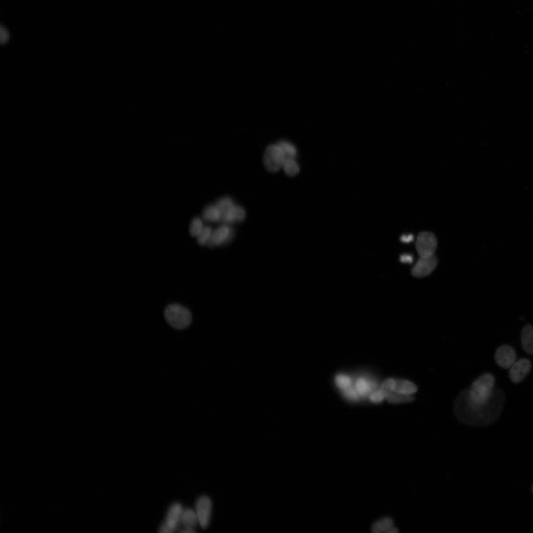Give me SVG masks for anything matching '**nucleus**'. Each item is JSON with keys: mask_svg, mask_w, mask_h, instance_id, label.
I'll list each match as a JSON object with an SVG mask.
<instances>
[{"mask_svg": "<svg viewBox=\"0 0 533 533\" xmlns=\"http://www.w3.org/2000/svg\"><path fill=\"white\" fill-rule=\"evenodd\" d=\"M505 401V396L500 389H494L488 402L477 407L468 406L459 396L454 405V412L463 423L476 427H485L493 423L500 416Z\"/></svg>", "mask_w": 533, "mask_h": 533, "instance_id": "f257e3e1", "label": "nucleus"}, {"mask_svg": "<svg viewBox=\"0 0 533 533\" xmlns=\"http://www.w3.org/2000/svg\"><path fill=\"white\" fill-rule=\"evenodd\" d=\"M494 385V377L490 373H486L475 380L469 390L462 392L459 396L468 406H481L490 400Z\"/></svg>", "mask_w": 533, "mask_h": 533, "instance_id": "f03ea898", "label": "nucleus"}, {"mask_svg": "<svg viewBox=\"0 0 533 533\" xmlns=\"http://www.w3.org/2000/svg\"><path fill=\"white\" fill-rule=\"evenodd\" d=\"M164 315L167 323L172 328L178 330L187 328L192 322V316L190 311L179 304L169 305L165 311Z\"/></svg>", "mask_w": 533, "mask_h": 533, "instance_id": "7ed1b4c3", "label": "nucleus"}, {"mask_svg": "<svg viewBox=\"0 0 533 533\" xmlns=\"http://www.w3.org/2000/svg\"><path fill=\"white\" fill-rule=\"evenodd\" d=\"M286 158L285 153L278 144L271 145L266 148L264 153V166L270 172H277L283 167Z\"/></svg>", "mask_w": 533, "mask_h": 533, "instance_id": "20e7f679", "label": "nucleus"}, {"mask_svg": "<svg viewBox=\"0 0 533 533\" xmlns=\"http://www.w3.org/2000/svg\"><path fill=\"white\" fill-rule=\"evenodd\" d=\"M437 246V239L433 233L423 232L418 235L416 242V247L420 257L434 256Z\"/></svg>", "mask_w": 533, "mask_h": 533, "instance_id": "39448f33", "label": "nucleus"}, {"mask_svg": "<svg viewBox=\"0 0 533 533\" xmlns=\"http://www.w3.org/2000/svg\"><path fill=\"white\" fill-rule=\"evenodd\" d=\"M183 511L182 507L180 504L176 503L172 505L168 512L166 521L160 527L159 532L173 533L181 521Z\"/></svg>", "mask_w": 533, "mask_h": 533, "instance_id": "423d86ee", "label": "nucleus"}, {"mask_svg": "<svg viewBox=\"0 0 533 533\" xmlns=\"http://www.w3.org/2000/svg\"><path fill=\"white\" fill-rule=\"evenodd\" d=\"M438 259L435 256L428 257H420L411 270L413 276L422 278L430 275L435 269L438 264Z\"/></svg>", "mask_w": 533, "mask_h": 533, "instance_id": "0eeeda50", "label": "nucleus"}, {"mask_svg": "<svg viewBox=\"0 0 533 533\" xmlns=\"http://www.w3.org/2000/svg\"><path fill=\"white\" fill-rule=\"evenodd\" d=\"M532 368L531 362L526 358L515 361L510 368L509 378L514 384L521 382L529 374Z\"/></svg>", "mask_w": 533, "mask_h": 533, "instance_id": "6e6552de", "label": "nucleus"}, {"mask_svg": "<svg viewBox=\"0 0 533 533\" xmlns=\"http://www.w3.org/2000/svg\"><path fill=\"white\" fill-rule=\"evenodd\" d=\"M516 354L514 349L508 345L500 346L495 354V360L501 368L510 369L515 363Z\"/></svg>", "mask_w": 533, "mask_h": 533, "instance_id": "1a4fd4ad", "label": "nucleus"}, {"mask_svg": "<svg viewBox=\"0 0 533 533\" xmlns=\"http://www.w3.org/2000/svg\"><path fill=\"white\" fill-rule=\"evenodd\" d=\"M212 503L210 498L206 496L200 497L196 503V513L201 527L206 528L209 523Z\"/></svg>", "mask_w": 533, "mask_h": 533, "instance_id": "9d476101", "label": "nucleus"}, {"mask_svg": "<svg viewBox=\"0 0 533 533\" xmlns=\"http://www.w3.org/2000/svg\"><path fill=\"white\" fill-rule=\"evenodd\" d=\"M396 380L387 379L382 383L379 389L373 393L370 396L371 401L375 403L382 402L395 392Z\"/></svg>", "mask_w": 533, "mask_h": 533, "instance_id": "9b49d317", "label": "nucleus"}, {"mask_svg": "<svg viewBox=\"0 0 533 533\" xmlns=\"http://www.w3.org/2000/svg\"><path fill=\"white\" fill-rule=\"evenodd\" d=\"M233 236V231L228 227L222 226L212 233L207 245L210 248L215 247L228 242Z\"/></svg>", "mask_w": 533, "mask_h": 533, "instance_id": "f8f14e48", "label": "nucleus"}, {"mask_svg": "<svg viewBox=\"0 0 533 533\" xmlns=\"http://www.w3.org/2000/svg\"><path fill=\"white\" fill-rule=\"evenodd\" d=\"M245 217V212L240 206L234 205L229 210L222 216L221 221L226 223H233L243 222Z\"/></svg>", "mask_w": 533, "mask_h": 533, "instance_id": "ddd939ff", "label": "nucleus"}, {"mask_svg": "<svg viewBox=\"0 0 533 533\" xmlns=\"http://www.w3.org/2000/svg\"><path fill=\"white\" fill-rule=\"evenodd\" d=\"M521 344L524 351L533 355V327L530 325L525 326L521 331Z\"/></svg>", "mask_w": 533, "mask_h": 533, "instance_id": "4468645a", "label": "nucleus"}, {"mask_svg": "<svg viewBox=\"0 0 533 533\" xmlns=\"http://www.w3.org/2000/svg\"><path fill=\"white\" fill-rule=\"evenodd\" d=\"M395 392L405 395L411 396L417 391V387L411 381L405 379H395Z\"/></svg>", "mask_w": 533, "mask_h": 533, "instance_id": "2eb2a0df", "label": "nucleus"}, {"mask_svg": "<svg viewBox=\"0 0 533 533\" xmlns=\"http://www.w3.org/2000/svg\"><path fill=\"white\" fill-rule=\"evenodd\" d=\"M372 531L375 533L382 532L395 533L397 529L393 527V521L390 518H385L376 522L372 527Z\"/></svg>", "mask_w": 533, "mask_h": 533, "instance_id": "dca6fc26", "label": "nucleus"}, {"mask_svg": "<svg viewBox=\"0 0 533 533\" xmlns=\"http://www.w3.org/2000/svg\"><path fill=\"white\" fill-rule=\"evenodd\" d=\"M203 220L207 222H217L221 221L222 215L219 209L216 205L206 207L203 212Z\"/></svg>", "mask_w": 533, "mask_h": 533, "instance_id": "f3484780", "label": "nucleus"}, {"mask_svg": "<svg viewBox=\"0 0 533 533\" xmlns=\"http://www.w3.org/2000/svg\"><path fill=\"white\" fill-rule=\"evenodd\" d=\"M181 521L186 528H193L198 522L199 523L196 512L189 509L183 510Z\"/></svg>", "mask_w": 533, "mask_h": 533, "instance_id": "a211bd4d", "label": "nucleus"}, {"mask_svg": "<svg viewBox=\"0 0 533 533\" xmlns=\"http://www.w3.org/2000/svg\"><path fill=\"white\" fill-rule=\"evenodd\" d=\"M283 167L286 174L289 177L295 176L299 172V167L293 158L286 157Z\"/></svg>", "mask_w": 533, "mask_h": 533, "instance_id": "6ab92c4d", "label": "nucleus"}, {"mask_svg": "<svg viewBox=\"0 0 533 533\" xmlns=\"http://www.w3.org/2000/svg\"><path fill=\"white\" fill-rule=\"evenodd\" d=\"M387 400L390 403L398 404L411 402L414 400V398L413 395H405L395 392Z\"/></svg>", "mask_w": 533, "mask_h": 533, "instance_id": "aec40b11", "label": "nucleus"}, {"mask_svg": "<svg viewBox=\"0 0 533 533\" xmlns=\"http://www.w3.org/2000/svg\"><path fill=\"white\" fill-rule=\"evenodd\" d=\"M278 145L281 147L285 154L286 157L294 158L297 154L296 149L291 143L285 141H280Z\"/></svg>", "mask_w": 533, "mask_h": 533, "instance_id": "412c9836", "label": "nucleus"}, {"mask_svg": "<svg viewBox=\"0 0 533 533\" xmlns=\"http://www.w3.org/2000/svg\"><path fill=\"white\" fill-rule=\"evenodd\" d=\"M234 205L232 200L229 198H224L221 199L216 205L220 211L222 217Z\"/></svg>", "mask_w": 533, "mask_h": 533, "instance_id": "4be33fe9", "label": "nucleus"}, {"mask_svg": "<svg viewBox=\"0 0 533 533\" xmlns=\"http://www.w3.org/2000/svg\"><path fill=\"white\" fill-rule=\"evenodd\" d=\"M203 224L201 220L199 218H195L191 223L190 226V234L193 237H197L203 228Z\"/></svg>", "mask_w": 533, "mask_h": 533, "instance_id": "5701e85b", "label": "nucleus"}, {"mask_svg": "<svg viewBox=\"0 0 533 533\" xmlns=\"http://www.w3.org/2000/svg\"><path fill=\"white\" fill-rule=\"evenodd\" d=\"M212 229L208 226L204 227L201 232L197 237L198 244L200 245L207 244L212 233Z\"/></svg>", "mask_w": 533, "mask_h": 533, "instance_id": "b1692460", "label": "nucleus"}, {"mask_svg": "<svg viewBox=\"0 0 533 533\" xmlns=\"http://www.w3.org/2000/svg\"><path fill=\"white\" fill-rule=\"evenodd\" d=\"M370 388V385L365 379L359 378L357 380L355 389L360 395L365 396L369 392Z\"/></svg>", "mask_w": 533, "mask_h": 533, "instance_id": "393cba45", "label": "nucleus"}, {"mask_svg": "<svg viewBox=\"0 0 533 533\" xmlns=\"http://www.w3.org/2000/svg\"><path fill=\"white\" fill-rule=\"evenodd\" d=\"M335 382L339 388L344 390L350 388L352 384L351 379L348 376L342 375L336 377Z\"/></svg>", "mask_w": 533, "mask_h": 533, "instance_id": "a878e982", "label": "nucleus"}, {"mask_svg": "<svg viewBox=\"0 0 533 533\" xmlns=\"http://www.w3.org/2000/svg\"><path fill=\"white\" fill-rule=\"evenodd\" d=\"M9 37L8 31L5 28L1 26V27H0V42L2 44H5L9 41Z\"/></svg>", "mask_w": 533, "mask_h": 533, "instance_id": "bb28decb", "label": "nucleus"}, {"mask_svg": "<svg viewBox=\"0 0 533 533\" xmlns=\"http://www.w3.org/2000/svg\"><path fill=\"white\" fill-rule=\"evenodd\" d=\"M345 390V395L348 398L352 400H356L357 399L358 395L356 392L353 389L350 388V387Z\"/></svg>", "mask_w": 533, "mask_h": 533, "instance_id": "cd10ccee", "label": "nucleus"}, {"mask_svg": "<svg viewBox=\"0 0 533 533\" xmlns=\"http://www.w3.org/2000/svg\"><path fill=\"white\" fill-rule=\"evenodd\" d=\"M400 261L403 263L411 264L413 261V257L411 254H404L401 255Z\"/></svg>", "mask_w": 533, "mask_h": 533, "instance_id": "c85d7f7f", "label": "nucleus"}, {"mask_svg": "<svg viewBox=\"0 0 533 533\" xmlns=\"http://www.w3.org/2000/svg\"><path fill=\"white\" fill-rule=\"evenodd\" d=\"M414 240V236L412 234L403 235L400 238V241L403 243L408 244Z\"/></svg>", "mask_w": 533, "mask_h": 533, "instance_id": "c756f323", "label": "nucleus"}, {"mask_svg": "<svg viewBox=\"0 0 533 533\" xmlns=\"http://www.w3.org/2000/svg\"><path fill=\"white\" fill-rule=\"evenodd\" d=\"M181 532L182 533H195V531H194L193 528H186V529H184L183 531H181Z\"/></svg>", "mask_w": 533, "mask_h": 533, "instance_id": "7c9ffc66", "label": "nucleus"}, {"mask_svg": "<svg viewBox=\"0 0 533 533\" xmlns=\"http://www.w3.org/2000/svg\"><path fill=\"white\" fill-rule=\"evenodd\" d=\"M532 491H533V488H532Z\"/></svg>", "mask_w": 533, "mask_h": 533, "instance_id": "2f4dec72", "label": "nucleus"}]
</instances>
